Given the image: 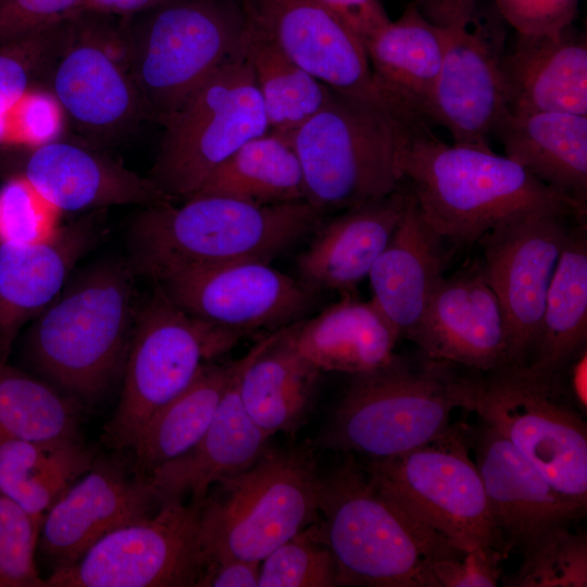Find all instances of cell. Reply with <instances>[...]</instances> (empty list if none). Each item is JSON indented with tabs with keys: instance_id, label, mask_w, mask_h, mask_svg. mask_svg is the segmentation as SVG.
Segmentation results:
<instances>
[{
	"instance_id": "cell-6",
	"label": "cell",
	"mask_w": 587,
	"mask_h": 587,
	"mask_svg": "<svg viewBox=\"0 0 587 587\" xmlns=\"http://www.w3.org/2000/svg\"><path fill=\"white\" fill-rule=\"evenodd\" d=\"M121 18L122 60L148 118L161 125L243 50L246 18L238 0H170Z\"/></svg>"
},
{
	"instance_id": "cell-34",
	"label": "cell",
	"mask_w": 587,
	"mask_h": 587,
	"mask_svg": "<svg viewBox=\"0 0 587 587\" xmlns=\"http://www.w3.org/2000/svg\"><path fill=\"white\" fill-rule=\"evenodd\" d=\"M205 362L193 380L159 409L146 423L135 444L133 466L141 476L192 449L209 428L234 370Z\"/></svg>"
},
{
	"instance_id": "cell-3",
	"label": "cell",
	"mask_w": 587,
	"mask_h": 587,
	"mask_svg": "<svg viewBox=\"0 0 587 587\" xmlns=\"http://www.w3.org/2000/svg\"><path fill=\"white\" fill-rule=\"evenodd\" d=\"M128 260L91 264L25 330L27 364L75 400L100 397L123 372L141 301Z\"/></svg>"
},
{
	"instance_id": "cell-45",
	"label": "cell",
	"mask_w": 587,
	"mask_h": 587,
	"mask_svg": "<svg viewBox=\"0 0 587 587\" xmlns=\"http://www.w3.org/2000/svg\"><path fill=\"white\" fill-rule=\"evenodd\" d=\"M500 554L485 550L465 551L432 564L436 587H495L502 578Z\"/></svg>"
},
{
	"instance_id": "cell-2",
	"label": "cell",
	"mask_w": 587,
	"mask_h": 587,
	"mask_svg": "<svg viewBox=\"0 0 587 587\" xmlns=\"http://www.w3.org/2000/svg\"><path fill=\"white\" fill-rule=\"evenodd\" d=\"M175 205L143 207L128 230L129 263L155 284L186 270L242 261L268 262L323 221L307 201L254 204L192 196Z\"/></svg>"
},
{
	"instance_id": "cell-36",
	"label": "cell",
	"mask_w": 587,
	"mask_h": 587,
	"mask_svg": "<svg viewBox=\"0 0 587 587\" xmlns=\"http://www.w3.org/2000/svg\"><path fill=\"white\" fill-rule=\"evenodd\" d=\"M243 52L264 105L268 132L290 141L329 100L333 89L291 61L247 21Z\"/></svg>"
},
{
	"instance_id": "cell-15",
	"label": "cell",
	"mask_w": 587,
	"mask_h": 587,
	"mask_svg": "<svg viewBox=\"0 0 587 587\" xmlns=\"http://www.w3.org/2000/svg\"><path fill=\"white\" fill-rule=\"evenodd\" d=\"M564 214L536 212L510 220L479 240L483 275L496 294L508 332L509 365L529 360L546 297L572 226Z\"/></svg>"
},
{
	"instance_id": "cell-18",
	"label": "cell",
	"mask_w": 587,
	"mask_h": 587,
	"mask_svg": "<svg viewBox=\"0 0 587 587\" xmlns=\"http://www.w3.org/2000/svg\"><path fill=\"white\" fill-rule=\"evenodd\" d=\"M159 507L149 478L133 464L116 457H96L47 512L38 547L53 571L66 569L103 536L153 514Z\"/></svg>"
},
{
	"instance_id": "cell-38",
	"label": "cell",
	"mask_w": 587,
	"mask_h": 587,
	"mask_svg": "<svg viewBox=\"0 0 587 587\" xmlns=\"http://www.w3.org/2000/svg\"><path fill=\"white\" fill-rule=\"evenodd\" d=\"M572 525H554L521 547L522 562L501 578L509 587H586L587 537Z\"/></svg>"
},
{
	"instance_id": "cell-40",
	"label": "cell",
	"mask_w": 587,
	"mask_h": 587,
	"mask_svg": "<svg viewBox=\"0 0 587 587\" xmlns=\"http://www.w3.org/2000/svg\"><path fill=\"white\" fill-rule=\"evenodd\" d=\"M317 522L261 561L258 587L339 586L336 560L322 538Z\"/></svg>"
},
{
	"instance_id": "cell-17",
	"label": "cell",
	"mask_w": 587,
	"mask_h": 587,
	"mask_svg": "<svg viewBox=\"0 0 587 587\" xmlns=\"http://www.w3.org/2000/svg\"><path fill=\"white\" fill-rule=\"evenodd\" d=\"M74 32L50 77L53 93L73 123L90 137L117 140L148 118L124 65L104 47L115 28L110 15H71Z\"/></svg>"
},
{
	"instance_id": "cell-30",
	"label": "cell",
	"mask_w": 587,
	"mask_h": 587,
	"mask_svg": "<svg viewBox=\"0 0 587 587\" xmlns=\"http://www.w3.org/2000/svg\"><path fill=\"white\" fill-rule=\"evenodd\" d=\"M492 135L507 158L545 185L586 205L587 115L505 111Z\"/></svg>"
},
{
	"instance_id": "cell-43",
	"label": "cell",
	"mask_w": 587,
	"mask_h": 587,
	"mask_svg": "<svg viewBox=\"0 0 587 587\" xmlns=\"http://www.w3.org/2000/svg\"><path fill=\"white\" fill-rule=\"evenodd\" d=\"M580 0H494L517 34L555 35L573 25Z\"/></svg>"
},
{
	"instance_id": "cell-24",
	"label": "cell",
	"mask_w": 587,
	"mask_h": 587,
	"mask_svg": "<svg viewBox=\"0 0 587 587\" xmlns=\"http://www.w3.org/2000/svg\"><path fill=\"white\" fill-rule=\"evenodd\" d=\"M100 233V225L86 218L61 227L46 242H0V365L21 329L60 294Z\"/></svg>"
},
{
	"instance_id": "cell-39",
	"label": "cell",
	"mask_w": 587,
	"mask_h": 587,
	"mask_svg": "<svg viewBox=\"0 0 587 587\" xmlns=\"http://www.w3.org/2000/svg\"><path fill=\"white\" fill-rule=\"evenodd\" d=\"M72 16L0 46V135L5 114L52 72L72 39Z\"/></svg>"
},
{
	"instance_id": "cell-48",
	"label": "cell",
	"mask_w": 587,
	"mask_h": 587,
	"mask_svg": "<svg viewBox=\"0 0 587 587\" xmlns=\"http://www.w3.org/2000/svg\"><path fill=\"white\" fill-rule=\"evenodd\" d=\"M170 0H80L76 9L68 15L95 13L110 16L128 17Z\"/></svg>"
},
{
	"instance_id": "cell-7",
	"label": "cell",
	"mask_w": 587,
	"mask_h": 587,
	"mask_svg": "<svg viewBox=\"0 0 587 587\" xmlns=\"http://www.w3.org/2000/svg\"><path fill=\"white\" fill-rule=\"evenodd\" d=\"M322 477L309 445L267 447L246 471L214 485L200 504V536L210 562L262 561L320 520Z\"/></svg>"
},
{
	"instance_id": "cell-49",
	"label": "cell",
	"mask_w": 587,
	"mask_h": 587,
	"mask_svg": "<svg viewBox=\"0 0 587 587\" xmlns=\"http://www.w3.org/2000/svg\"><path fill=\"white\" fill-rule=\"evenodd\" d=\"M587 348L578 352L562 370V387L573 404L584 414L587 408Z\"/></svg>"
},
{
	"instance_id": "cell-20",
	"label": "cell",
	"mask_w": 587,
	"mask_h": 587,
	"mask_svg": "<svg viewBox=\"0 0 587 587\" xmlns=\"http://www.w3.org/2000/svg\"><path fill=\"white\" fill-rule=\"evenodd\" d=\"M465 430L505 555L554 525H573L585 516V508L561 494L497 430L482 421Z\"/></svg>"
},
{
	"instance_id": "cell-42",
	"label": "cell",
	"mask_w": 587,
	"mask_h": 587,
	"mask_svg": "<svg viewBox=\"0 0 587 587\" xmlns=\"http://www.w3.org/2000/svg\"><path fill=\"white\" fill-rule=\"evenodd\" d=\"M60 210L45 200L25 177L13 179L0 191V240L41 243L59 230Z\"/></svg>"
},
{
	"instance_id": "cell-5",
	"label": "cell",
	"mask_w": 587,
	"mask_h": 587,
	"mask_svg": "<svg viewBox=\"0 0 587 587\" xmlns=\"http://www.w3.org/2000/svg\"><path fill=\"white\" fill-rule=\"evenodd\" d=\"M350 382L323 436L325 447L369 458L411 450L444 435L466 410L475 372L445 360L396 354Z\"/></svg>"
},
{
	"instance_id": "cell-10",
	"label": "cell",
	"mask_w": 587,
	"mask_h": 587,
	"mask_svg": "<svg viewBox=\"0 0 587 587\" xmlns=\"http://www.w3.org/2000/svg\"><path fill=\"white\" fill-rule=\"evenodd\" d=\"M363 467L378 491L458 549L507 557L464 424L405 452L370 458Z\"/></svg>"
},
{
	"instance_id": "cell-9",
	"label": "cell",
	"mask_w": 587,
	"mask_h": 587,
	"mask_svg": "<svg viewBox=\"0 0 587 587\" xmlns=\"http://www.w3.org/2000/svg\"><path fill=\"white\" fill-rule=\"evenodd\" d=\"M240 338L191 316L155 285L141 301L124 365L120 403L105 424L103 442L133 447L150 417L182 392L201 366Z\"/></svg>"
},
{
	"instance_id": "cell-12",
	"label": "cell",
	"mask_w": 587,
	"mask_h": 587,
	"mask_svg": "<svg viewBox=\"0 0 587 587\" xmlns=\"http://www.w3.org/2000/svg\"><path fill=\"white\" fill-rule=\"evenodd\" d=\"M467 411L497 430L566 498L587 509V426L560 378L523 367L475 373Z\"/></svg>"
},
{
	"instance_id": "cell-26",
	"label": "cell",
	"mask_w": 587,
	"mask_h": 587,
	"mask_svg": "<svg viewBox=\"0 0 587 587\" xmlns=\"http://www.w3.org/2000/svg\"><path fill=\"white\" fill-rule=\"evenodd\" d=\"M452 246L425 220L413 197L376 259L372 300L400 338L409 339L445 278Z\"/></svg>"
},
{
	"instance_id": "cell-14",
	"label": "cell",
	"mask_w": 587,
	"mask_h": 587,
	"mask_svg": "<svg viewBox=\"0 0 587 587\" xmlns=\"http://www.w3.org/2000/svg\"><path fill=\"white\" fill-rule=\"evenodd\" d=\"M200 504L165 502L112 530L74 565L53 571L47 587H198L207 567Z\"/></svg>"
},
{
	"instance_id": "cell-44",
	"label": "cell",
	"mask_w": 587,
	"mask_h": 587,
	"mask_svg": "<svg viewBox=\"0 0 587 587\" xmlns=\"http://www.w3.org/2000/svg\"><path fill=\"white\" fill-rule=\"evenodd\" d=\"M79 2L80 0H0V46L68 17Z\"/></svg>"
},
{
	"instance_id": "cell-33",
	"label": "cell",
	"mask_w": 587,
	"mask_h": 587,
	"mask_svg": "<svg viewBox=\"0 0 587 587\" xmlns=\"http://www.w3.org/2000/svg\"><path fill=\"white\" fill-rule=\"evenodd\" d=\"M79 437L0 442V491L42 521L55 501L92 465Z\"/></svg>"
},
{
	"instance_id": "cell-31",
	"label": "cell",
	"mask_w": 587,
	"mask_h": 587,
	"mask_svg": "<svg viewBox=\"0 0 587 587\" xmlns=\"http://www.w3.org/2000/svg\"><path fill=\"white\" fill-rule=\"evenodd\" d=\"M587 342V226H572L553 274L529 360L528 374L557 380Z\"/></svg>"
},
{
	"instance_id": "cell-46",
	"label": "cell",
	"mask_w": 587,
	"mask_h": 587,
	"mask_svg": "<svg viewBox=\"0 0 587 587\" xmlns=\"http://www.w3.org/2000/svg\"><path fill=\"white\" fill-rule=\"evenodd\" d=\"M363 45L391 20L379 0H316Z\"/></svg>"
},
{
	"instance_id": "cell-16",
	"label": "cell",
	"mask_w": 587,
	"mask_h": 587,
	"mask_svg": "<svg viewBox=\"0 0 587 587\" xmlns=\"http://www.w3.org/2000/svg\"><path fill=\"white\" fill-rule=\"evenodd\" d=\"M155 285L191 316L239 338L302 320L316 296L299 278L262 261L190 268Z\"/></svg>"
},
{
	"instance_id": "cell-4",
	"label": "cell",
	"mask_w": 587,
	"mask_h": 587,
	"mask_svg": "<svg viewBox=\"0 0 587 587\" xmlns=\"http://www.w3.org/2000/svg\"><path fill=\"white\" fill-rule=\"evenodd\" d=\"M317 524L339 586L436 587L434 561L465 552L378 491L352 453L322 478Z\"/></svg>"
},
{
	"instance_id": "cell-1",
	"label": "cell",
	"mask_w": 587,
	"mask_h": 587,
	"mask_svg": "<svg viewBox=\"0 0 587 587\" xmlns=\"http://www.w3.org/2000/svg\"><path fill=\"white\" fill-rule=\"evenodd\" d=\"M399 166L425 220L452 247H470L510 220L552 212L583 221L586 205L491 149L447 145L429 122H399Z\"/></svg>"
},
{
	"instance_id": "cell-32",
	"label": "cell",
	"mask_w": 587,
	"mask_h": 587,
	"mask_svg": "<svg viewBox=\"0 0 587 587\" xmlns=\"http://www.w3.org/2000/svg\"><path fill=\"white\" fill-rule=\"evenodd\" d=\"M321 373L296 350L286 326L246 365L239 395L252 421L270 437L292 435L308 416Z\"/></svg>"
},
{
	"instance_id": "cell-19",
	"label": "cell",
	"mask_w": 587,
	"mask_h": 587,
	"mask_svg": "<svg viewBox=\"0 0 587 587\" xmlns=\"http://www.w3.org/2000/svg\"><path fill=\"white\" fill-rule=\"evenodd\" d=\"M248 24L333 90L382 105L363 42L316 0H238Z\"/></svg>"
},
{
	"instance_id": "cell-29",
	"label": "cell",
	"mask_w": 587,
	"mask_h": 587,
	"mask_svg": "<svg viewBox=\"0 0 587 587\" xmlns=\"http://www.w3.org/2000/svg\"><path fill=\"white\" fill-rule=\"evenodd\" d=\"M289 338L321 372L349 375L375 370L394 355L398 332L374 303L351 294L319 314L288 326Z\"/></svg>"
},
{
	"instance_id": "cell-25",
	"label": "cell",
	"mask_w": 587,
	"mask_h": 587,
	"mask_svg": "<svg viewBox=\"0 0 587 587\" xmlns=\"http://www.w3.org/2000/svg\"><path fill=\"white\" fill-rule=\"evenodd\" d=\"M24 177L60 211L170 201L147 176L105 153L68 141H49L36 148Z\"/></svg>"
},
{
	"instance_id": "cell-41",
	"label": "cell",
	"mask_w": 587,
	"mask_h": 587,
	"mask_svg": "<svg viewBox=\"0 0 587 587\" xmlns=\"http://www.w3.org/2000/svg\"><path fill=\"white\" fill-rule=\"evenodd\" d=\"M41 523L0 491V587H47L35 553Z\"/></svg>"
},
{
	"instance_id": "cell-37",
	"label": "cell",
	"mask_w": 587,
	"mask_h": 587,
	"mask_svg": "<svg viewBox=\"0 0 587 587\" xmlns=\"http://www.w3.org/2000/svg\"><path fill=\"white\" fill-rule=\"evenodd\" d=\"M79 404L43 379L0 365V442L79 437Z\"/></svg>"
},
{
	"instance_id": "cell-21",
	"label": "cell",
	"mask_w": 587,
	"mask_h": 587,
	"mask_svg": "<svg viewBox=\"0 0 587 587\" xmlns=\"http://www.w3.org/2000/svg\"><path fill=\"white\" fill-rule=\"evenodd\" d=\"M409 340L428 357L469 371L509 365L505 319L479 262L445 276Z\"/></svg>"
},
{
	"instance_id": "cell-23",
	"label": "cell",
	"mask_w": 587,
	"mask_h": 587,
	"mask_svg": "<svg viewBox=\"0 0 587 587\" xmlns=\"http://www.w3.org/2000/svg\"><path fill=\"white\" fill-rule=\"evenodd\" d=\"M412 191L403 180L390 195L340 212L313 232L297 257L299 279L312 291L351 294L369 276L404 213Z\"/></svg>"
},
{
	"instance_id": "cell-47",
	"label": "cell",
	"mask_w": 587,
	"mask_h": 587,
	"mask_svg": "<svg viewBox=\"0 0 587 587\" xmlns=\"http://www.w3.org/2000/svg\"><path fill=\"white\" fill-rule=\"evenodd\" d=\"M261 561L226 558L210 562L198 587H258Z\"/></svg>"
},
{
	"instance_id": "cell-13",
	"label": "cell",
	"mask_w": 587,
	"mask_h": 587,
	"mask_svg": "<svg viewBox=\"0 0 587 587\" xmlns=\"http://www.w3.org/2000/svg\"><path fill=\"white\" fill-rule=\"evenodd\" d=\"M440 29L444 53L427 118L449 130L454 143L490 149L489 137L508 111L501 76L503 18L477 0H416Z\"/></svg>"
},
{
	"instance_id": "cell-8",
	"label": "cell",
	"mask_w": 587,
	"mask_h": 587,
	"mask_svg": "<svg viewBox=\"0 0 587 587\" xmlns=\"http://www.w3.org/2000/svg\"><path fill=\"white\" fill-rule=\"evenodd\" d=\"M290 142L303 173L304 200L322 215L386 197L403 183L400 125L374 102L333 90Z\"/></svg>"
},
{
	"instance_id": "cell-11",
	"label": "cell",
	"mask_w": 587,
	"mask_h": 587,
	"mask_svg": "<svg viewBox=\"0 0 587 587\" xmlns=\"http://www.w3.org/2000/svg\"><path fill=\"white\" fill-rule=\"evenodd\" d=\"M162 126L147 177L172 202L191 197L238 148L268 133L243 50L202 82Z\"/></svg>"
},
{
	"instance_id": "cell-28",
	"label": "cell",
	"mask_w": 587,
	"mask_h": 587,
	"mask_svg": "<svg viewBox=\"0 0 587 587\" xmlns=\"http://www.w3.org/2000/svg\"><path fill=\"white\" fill-rule=\"evenodd\" d=\"M376 95L398 120L422 118L436 86L444 53L439 27L411 2L364 43ZM430 123V122H429Z\"/></svg>"
},
{
	"instance_id": "cell-27",
	"label": "cell",
	"mask_w": 587,
	"mask_h": 587,
	"mask_svg": "<svg viewBox=\"0 0 587 587\" xmlns=\"http://www.w3.org/2000/svg\"><path fill=\"white\" fill-rule=\"evenodd\" d=\"M501 76L510 113L587 115V39L573 25L555 35L517 34Z\"/></svg>"
},
{
	"instance_id": "cell-35",
	"label": "cell",
	"mask_w": 587,
	"mask_h": 587,
	"mask_svg": "<svg viewBox=\"0 0 587 587\" xmlns=\"http://www.w3.org/2000/svg\"><path fill=\"white\" fill-rule=\"evenodd\" d=\"M205 195L262 205L305 201L299 158L283 137L270 132L254 137L223 161L192 196Z\"/></svg>"
},
{
	"instance_id": "cell-22",
	"label": "cell",
	"mask_w": 587,
	"mask_h": 587,
	"mask_svg": "<svg viewBox=\"0 0 587 587\" xmlns=\"http://www.w3.org/2000/svg\"><path fill=\"white\" fill-rule=\"evenodd\" d=\"M261 338L239 360L200 441L185 454L154 469L147 477L160 505L170 501L201 503L211 488L249 469L268 447L270 436L247 413L238 389L246 365L277 335Z\"/></svg>"
}]
</instances>
